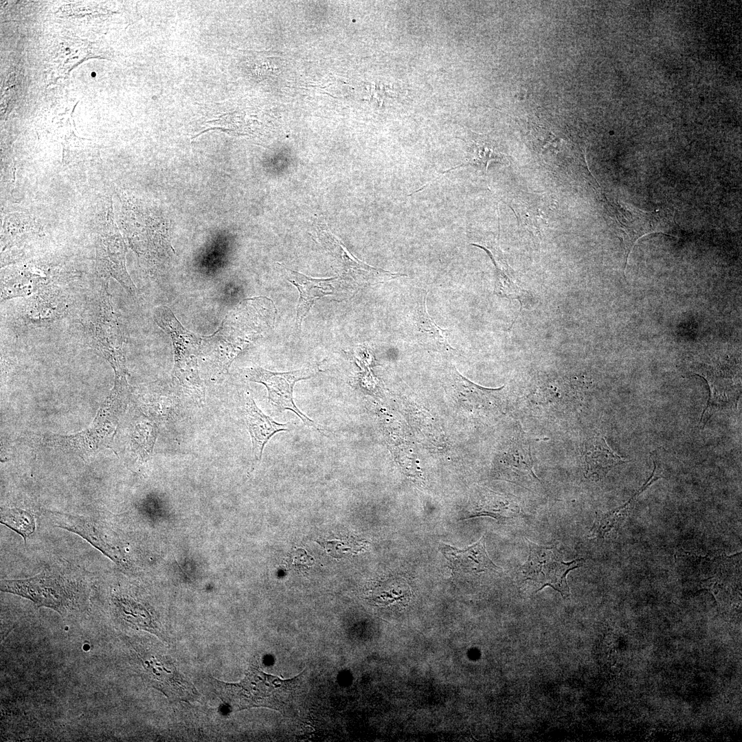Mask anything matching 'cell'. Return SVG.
Wrapping results in <instances>:
<instances>
[{"label":"cell","mask_w":742,"mask_h":742,"mask_svg":"<svg viewBox=\"0 0 742 742\" xmlns=\"http://www.w3.org/2000/svg\"><path fill=\"white\" fill-rule=\"evenodd\" d=\"M213 682L218 695L234 710L264 706L283 712L298 695L302 679H281L264 673L258 664H251L238 683Z\"/></svg>","instance_id":"6da1fadb"},{"label":"cell","mask_w":742,"mask_h":742,"mask_svg":"<svg viewBox=\"0 0 742 742\" xmlns=\"http://www.w3.org/2000/svg\"><path fill=\"white\" fill-rule=\"evenodd\" d=\"M1 590L27 598L38 607L50 608L63 616L78 613L82 604L75 587L47 572L25 579L1 581Z\"/></svg>","instance_id":"7a4b0ae2"},{"label":"cell","mask_w":742,"mask_h":742,"mask_svg":"<svg viewBox=\"0 0 742 742\" xmlns=\"http://www.w3.org/2000/svg\"><path fill=\"white\" fill-rule=\"evenodd\" d=\"M83 319L91 344L106 358L116 376H125L123 339L106 286L91 304Z\"/></svg>","instance_id":"3957f363"},{"label":"cell","mask_w":742,"mask_h":742,"mask_svg":"<svg viewBox=\"0 0 742 742\" xmlns=\"http://www.w3.org/2000/svg\"><path fill=\"white\" fill-rule=\"evenodd\" d=\"M526 539L529 553L527 561L517 572L520 583L526 580L533 581L541 585L535 593L550 586L563 598H568L570 592L567 575L570 571L581 567L585 560L578 559L565 562L555 547L539 546Z\"/></svg>","instance_id":"277c9868"},{"label":"cell","mask_w":742,"mask_h":742,"mask_svg":"<svg viewBox=\"0 0 742 742\" xmlns=\"http://www.w3.org/2000/svg\"><path fill=\"white\" fill-rule=\"evenodd\" d=\"M156 319L159 324L170 334L172 339L175 375L190 393L201 399L204 397V390L197 366L199 339L184 329L166 307L157 311Z\"/></svg>","instance_id":"5b68a950"},{"label":"cell","mask_w":742,"mask_h":742,"mask_svg":"<svg viewBox=\"0 0 742 742\" xmlns=\"http://www.w3.org/2000/svg\"><path fill=\"white\" fill-rule=\"evenodd\" d=\"M140 666V672L153 687L170 699L194 700V687L179 673L170 660L143 642H131Z\"/></svg>","instance_id":"8992f818"},{"label":"cell","mask_w":742,"mask_h":742,"mask_svg":"<svg viewBox=\"0 0 742 742\" xmlns=\"http://www.w3.org/2000/svg\"><path fill=\"white\" fill-rule=\"evenodd\" d=\"M319 363L308 364L304 368L289 372H271L262 368H252L245 371L247 379L263 384L267 389L269 403L280 411L289 409L294 412L305 424L321 434L324 429L297 409L293 402V392L296 382L317 374L321 370Z\"/></svg>","instance_id":"52a82bcc"},{"label":"cell","mask_w":742,"mask_h":742,"mask_svg":"<svg viewBox=\"0 0 742 742\" xmlns=\"http://www.w3.org/2000/svg\"><path fill=\"white\" fill-rule=\"evenodd\" d=\"M111 207L109 209L106 225L98 238L96 267L102 276L115 278L128 291L133 293L134 284L125 266L126 248L115 224Z\"/></svg>","instance_id":"ba28073f"},{"label":"cell","mask_w":742,"mask_h":742,"mask_svg":"<svg viewBox=\"0 0 742 742\" xmlns=\"http://www.w3.org/2000/svg\"><path fill=\"white\" fill-rule=\"evenodd\" d=\"M242 414L251 439V454L255 462L261 460L264 447L276 433L289 431V424L278 423L265 415L256 405L252 396L245 392L241 401Z\"/></svg>","instance_id":"9c48e42d"},{"label":"cell","mask_w":742,"mask_h":742,"mask_svg":"<svg viewBox=\"0 0 742 742\" xmlns=\"http://www.w3.org/2000/svg\"><path fill=\"white\" fill-rule=\"evenodd\" d=\"M317 229L319 238L323 245L339 260L346 271L350 272L353 277H359L366 281H369L405 276L371 267L359 260L348 251L341 241L328 230L325 224L319 225Z\"/></svg>","instance_id":"30bf717a"},{"label":"cell","mask_w":742,"mask_h":742,"mask_svg":"<svg viewBox=\"0 0 742 742\" xmlns=\"http://www.w3.org/2000/svg\"><path fill=\"white\" fill-rule=\"evenodd\" d=\"M54 517L57 526L80 535L117 565L126 564L120 550L109 539L108 530L102 526L70 515L56 513Z\"/></svg>","instance_id":"8fae6325"},{"label":"cell","mask_w":742,"mask_h":742,"mask_svg":"<svg viewBox=\"0 0 742 742\" xmlns=\"http://www.w3.org/2000/svg\"><path fill=\"white\" fill-rule=\"evenodd\" d=\"M440 548L453 574H477L500 570L493 563L486 552L484 536L464 549H458L444 543L441 544Z\"/></svg>","instance_id":"7c38bea8"},{"label":"cell","mask_w":742,"mask_h":742,"mask_svg":"<svg viewBox=\"0 0 742 742\" xmlns=\"http://www.w3.org/2000/svg\"><path fill=\"white\" fill-rule=\"evenodd\" d=\"M584 475L590 480H599L614 466L628 461L613 451L603 436L587 440L583 452Z\"/></svg>","instance_id":"4fadbf2b"},{"label":"cell","mask_w":742,"mask_h":742,"mask_svg":"<svg viewBox=\"0 0 742 742\" xmlns=\"http://www.w3.org/2000/svg\"><path fill=\"white\" fill-rule=\"evenodd\" d=\"M284 269L288 280L297 288L300 293L296 317V327L300 328L315 300L333 294V283L337 278H312L286 267Z\"/></svg>","instance_id":"5bb4252c"},{"label":"cell","mask_w":742,"mask_h":742,"mask_svg":"<svg viewBox=\"0 0 742 742\" xmlns=\"http://www.w3.org/2000/svg\"><path fill=\"white\" fill-rule=\"evenodd\" d=\"M702 376L707 381L710 391L709 399L699 422L700 425H705L715 413L736 406L740 394V386L735 385L734 382L728 378L710 374H703Z\"/></svg>","instance_id":"9a60e30c"},{"label":"cell","mask_w":742,"mask_h":742,"mask_svg":"<svg viewBox=\"0 0 742 742\" xmlns=\"http://www.w3.org/2000/svg\"><path fill=\"white\" fill-rule=\"evenodd\" d=\"M660 478L659 474L653 471L652 475L647 482L626 503L607 513L597 514L590 530L589 537L604 538L616 532L633 509L638 497Z\"/></svg>","instance_id":"2e32d148"},{"label":"cell","mask_w":742,"mask_h":742,"mask_svg":"<svg viewBox=\"0 0 742 742\" xmlns=\"http://www.w3.org/2000/svg\"><path fill=\"white\" fill-rule=\"evenodd\" d=\"M427 293L422 296L415 307L414 313V323L416 330L421 335L420 339L437 348L446 350H453L447 339L449 331L447 329L441 328L427 313Z\"/></svg>","instance_id":"e0dca14e"},{"label":"cell","mask_w":742,"mask_h":742,"mask_svg":"<svg viewBox=\"0 0 742 742\" xmlns=\"http://www.w3.org/2000/svg\"><path fill=\"white\" fill-rule=\"evenodd\" d=\"M26 309L28 321L34 325H47L58 319L64 312L63 302L57 293L49 290L31 300Z\"/></svg>","instance_id":"ac0fdd59"},{"label":"cell","mask_w":742,"mask_h":742,"mask_svg":"<svg viewBox=\"0 0 742 742\" xmlns=\"http://www.w3.org/2000/svg\"><path fill=\"white\" fill-rule=\"evenodd\" d=\"M117 616L135 629L157 634V626L148 610L136 601L121 596L112 598Z\"/></svg>","instance_id":"d6986e66"},{"label":"cell","mask_w":742,"mask_h":742,"mask_svg":"<svg viewBox=\"0 0 742 742\" xmlns=\"http://www.w3.org/2000/svg\"><path fill=\"white\" fill-rule=\"evenodd\" d=\"M471 245L484 249L488 254L495 267L497 273L495 293L500 297L518 300L521 304L520 313L522 308L521 297L523 296L524 291L515 282L512 271L502 257L501 254L497 249L475 243Z\"/></svg>","instance_id":"ffe728a7"},{"label":"cell","mask_w":742,"mask_h":742,"mask_svg":"<svg viewBox=\"0 0 742 742\" xmlns=\"http://www.w3.org/2000/svg\"><path fill=\"white\" fill-rule=\"evenodd\" d=\"M468 159L464 164L458 165L442 173V175L450 172L452 170L472 166L478 168L484 174L486 173L488 166L491 161H503V154L495 150L491 143L486 142L484 137H473L468 148Z\"/></svg>","instance_id":"44dd1931"},{"label":"cell","mask_w":742,"mask_h":742,"mask_svg":"<svg viewBox=\"0 0 742 742\" xmlns=\"http://www.w3.org/2000/svg\"><path fill=\"white\" fill-rule=\"evenodd\" d=\"M520 510L519 506L507 499L492 497L480 502L464 519L488 516L499 521H506L517 517Z\"/></svg>","instance_id":"7402d4cb"},{"label":"cell","mask_w":742,"mask_h":742,"mask_svg":"<svg viewBox=\"0 0 742 742\" xmlns=\"http://www.w3.org/2000/svg\"><path fill=\"white\" fill-rule=\"evenodd\" d=\"M135 423L131 431V447L141 458L147 459L153 452L157 437L156 427L145 417L139 418Z\"/></svg>","instance_id":"603a6c76"},{"label":"cell","mask_w":742,"mask_h":742,"mask_svg":"<svg viewBox=\"0 0 742 742\" xmlns=\"http://www.w3.org/2000/svg\"><path fill=\"white\" fill-rule=\"evenodd\" d=\"M1 523L20 535L25 541L35 530L34 517L29 512L20 508L1 510Z\"/></svg>","instance_id":"cb8c5ba5"}]
</instances>
